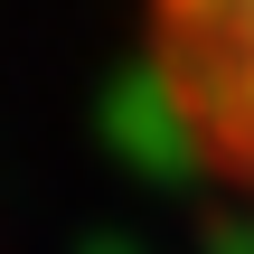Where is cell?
<instances>
[{
    "label": "cell",
    "instance_id": "cell-1",
    "mask_svg": "<svg viewBox=\"0 0 254 254\" xmlns=\"http://www.w3.org/2000/svg\"><path fill=\"white\" fill-rule=\"evenodd\" d=\"M151 85L189 132V151L254 207V0L170 9L151 28Z\"/></svg>",
    "mask_w": 254,
    "mask_h": 254
}]
</instances>
